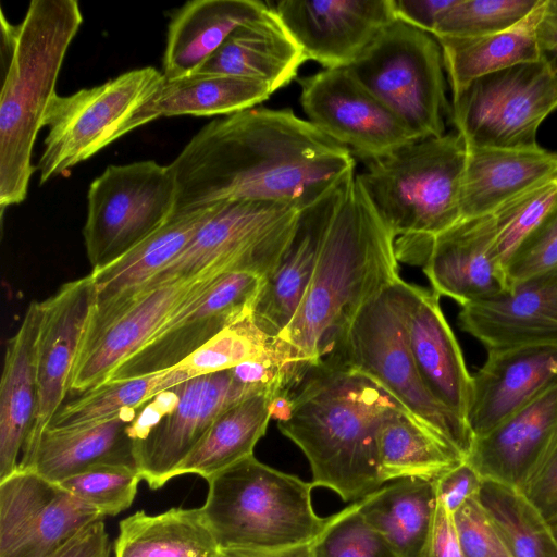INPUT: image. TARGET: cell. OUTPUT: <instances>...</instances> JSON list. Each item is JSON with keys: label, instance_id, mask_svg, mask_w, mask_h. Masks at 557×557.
<instances>
[{"label": "cell", "instance_id": "6da1fadb", "mask_svg": "<svg viewBox=\"0 0 557 557\" xmlns=\"http://www.w3.org/2000/svg\"><path fill=\"white\" fill-rule=\"evenodd\" d=\"M169 165L174 213L227 200L304 209L356 171L354 154L308 120L258 106L206 124Z\"/></svg>", "mask_w": 557, "mask_h": 557}, {"label": "cell", "instance_id": "7a4b0ae2", "mask_svg": "<svg viewBox=\"0 0 557 557\" xmlns=\"http://www.w3.org/2000/svg\"><path fill=\"white\" fill-rule=\"evenodd\" d=\"M395 236L356 171L335 189L306 294L272 348L296 391L334 349L359 310L400 280Z\"/></svg>", "mask_w": 557, "mask_h": 557}, {"label": "cell", "instance_id": "3957f363", "mask_svg": "<svg viewBox=\"0 0 557 557\" xmlns=\"http://www.w3.org/2000/svg\"><path fill=\"white\" fill-rule=\"evenodd\" d=\"M293 398L290 418L277 425L308 459L313 486L352 503L381 487L377 433L406 409L367 375L327 361L310 369Z\"/></svg>", "mask_w": 557, "mask_h": 557}, {"label": "cell", "instance_id": "277c9868", "mask_svg": "<svg viewBox=\"0 0 557 557\" xmlns=\"http://www.w3.org/2000/svg\"><path fill=\"white\" fill-rule=\"evenodd\" d=\"M83 23L76 0H32L12 25L1 12L2 57L8 58L0 92V207L27 197L36 170L32 153L67 52Z\"/></svg>", "mask_w": 557, "mask_h": 557}, {"label": "cell", "instance_id": "5b68a950", "mask_svg": "<svg viewBox=\"0 0 557 557\" xmlns=\"http://www.w3.org/2000/svg\"><path fill=\"white\" fill-rule=\"evenodd\" d=\"M465 162L466 145L457 132L364 162L357 177L395 236L399 262L416 265L430 240L462 219Z\"/></svg>", "mask_w": 557, "mask_h": 557}, {"label": "cell", "instance_id": "8992f818", "mask_svg": "<svg viewBox=\"0 0 557 557\" xmlns=\"http://www.w3.org/2000/svg\"><path fill=\"white\" fill-rule=\"evenodd\" d=\"M207 482L200 508L222 548L277 550L312 543L329 520L313 509L312 483L253 455Z\"/></svg>", "mask_w": 557, "mask_h": 557}, {"label": "cell", "instance_id": "52a82bcc", "mask_svg": "<svg viewBox=\"0 0 557 557\" xmlns=\"http://www.w3.org/2000/svg\"><path fill=\"white\" fill-rule=\"evenodd\" d=\"M322 361L347 367L373 380L466 460L474 436L467 421L441 404L424 385L408 346L392 285L359 310Z\"/></svg>", "mask_w": 557, "mask_h": 557}, {"label": "cell", "instance_id": "ba28073f", "mask_svg": "<svg viewBox=\"0 0 557 557\" xmlns=\"http://www.w3.org/2000/svg\"><path fill=\"white\" fill-rule=\"evenodd\" d=\"M165 81L162 72L146 66L69 96L57 95L44 120L48 134L36 168L39 183L63 174L151 122L148 104L160 94Z\"/></svg>", "mask_w": 557, "mask_h": 557}, {"label": "cell", "instance_id": "9c48e42d", "mask_svg": "<svg viewBox=\"0 0 557 557\" xmlns=\"http://www.w3.org/2000/svg\"><path fill=\"white\" fill-rule=\"evenodd\" d=\"M348 69L418 139L445 134L450 104L442 49L433 35L397 18Z\"/></svg>", "mask_w": 557, "mask_h": 557}, {"label": "cell", "instance_id": "30bf717a", "mask_svg": "<svg viewBox=\"0 0 557 557\" xmlns=\"http://www.w3.org/2000/svg\"><path fill=\"white\" fill-rule=\"evenodd\" d=\"M301 210L282 202H218L184 251L140 289L194 277L209 269L251 272L267 278L290 244Z\"/></svg>", "mask_w": 557, "mask_h": 557}, {"label": "cell", "instance_id": "8fae6325", "mask_svg": "<svg viewBox=\"0 0 557 557\" xmlns=\"http://www.w3.org/2000/svg\"><path fill=\"white\" fill-rule=\"evenodd\" d=\"M176 182L171 166L154 160L109 165L87 193L83 227L91 271L140 244L174 214Z\"/></svg>", "mask_w": 557, "mask_h": 557}, {"label": "cell", "instance_id": "7c38bea8", "mask_svg": "<svg viewBox=\"0 0 557 557\" xmlns=\"http://www.w3.org/2000/svg\"><path fill=\"white\" fill-rule=\"evenodd\" d=\"M451 97L449 117L466 146L532 148L557 109V78L540 59L479 77Z\"/></svg>", "mask_w": 557, "mask_h": 557}, {"label": "cell", "instance_id": "4fadbf2b", "mask_svg": "<svg viewBox=\"0 0 557 557\" xmlns=\"http://www.w3.org/2000/svg\"><path fill=\"white\" fill-rule=\"evenodd\" d=\"M224 273L227 272L209 269L194 277L166 281L138 290L102 315L91 314L72 392L84 393L106 382L113 370L144 346L178 309Z\"/></svg>", "mask_w": 557, "mask_h": 557}, {"label": "cell", "instance_id": "5bb4252c", "mask_svg": "<svg viewBox=\"0 0 557 557\" xmlns=\"http://www.w3.org/2000/svg\"><path fill=\"white\" fill-rule=\"evenodd\" d=\"M298 84L308 121L364 162L418 140L348 67L324 69L299 78Z\"/></svg>", "mask_w": 557, "mask_h": 557}, {"label": "cell", "instance_id": "9a60e30c", "mask_svg": "<svg viewBox=\"0 0 557 557\" xmlns=\"http://www.w3.org/2000/svg\"><path fill=\"white\" fill-rule=\"evenodd\" d=\"M264 278L244 271L220 275L178 309L107 381L133 379L178 366L224 329L248 315Z\"/></svg>", "mask_w": 557, "mask_h": 557}, {"label": "cell", "instance_id": "2e32d148", "mask_svg": "<svg viewBox=\"0 0 557 557\" xmlns=\"http://www.w3.org/2000/svg\"><path fill=\"white\" fill-rule=\"evenodd\" d=\"M103 518L61 484L18 468L0 481V557H49Z\"/></svg>", "mask_w": 557, "mask_h": 557}, {"label": "cell", "instance_id": "e0dca14e", "mask_svg": "<svg viewBox=\"0 0 557 557\" xmlns=\"http://www.w3.org/2000/svg\"><path fill=\"white\" fill-rule=\"evenodd\" d=\"M170 392L176 397L174 405L135 438L136 466L151 490L174 479L215 418L248 397L234 382L231 370L194 376Z\"/></svg>", "mask_w": 557, "mask_h": 557}, {"label": "cell", "instance_id": "ac0fdd59", "mask_svg": "<svg viewBox=\"0 0 557 557\" xmlns=\"http://www.w3.org/2000/svg\"><path fill=\"white\" fill-rule=\"evenodd\" d=\"M268 4L306 59L325 70L352 65L397 20L394 0H283Z\"/></svg>", "mask_w": 557, "mask_h": 557}, {"label": "cell", "instance_id": "d6986e66", "mask_svg": "<svg viewBox=\"0 0 557 557\" xmlns=\"http://www.w3.org/2000/svg\"><path fill=\"white\" fill-rule=\"evenodd\" d=\"M96 302L91 273L64 283L41 301L37 338L38 407L25 446L50 425L64 398L72 392L75 368Z\"/></svg>", "mask_w": 557, "mask_h": 557}, {"label": "cell", "instance_id": "ffe728a7", "mask_svg": "<svg viewBox=\"0 0 557 557\" xmlns=\"http://www.w3.org/2000/svg\"><path fill=\"white\" fill-rule=\"evenodd\" d=\"M418 372L429 392L467 421L472 394L461 348L432 289L404 280L392 285Z\"/></svg>", "mask_w": 557, "mask_h": 557}, {"label": "cell", "instance_id": "44dd1931", "mask_svg": "<svg viewBox=\"0 0 557 557\" xmlns=\"http://www.w3.org/2000/svg\"><path fill=\"white\" fill-rule=\"evenodd\" d=\"M418 265L440 297L461 307L510 288L492 214L462 218L434 236Z\"/></svg>", "mask_w": 557, "mask_h": 557}, {"label": "cell", "instance_id": "7402d4cb", "mask_svg": "<svg viewBox=\"0 0 557 557\" xmlns=\"http://www.w3.org/2000/svg\"><path fill=\"white\" fill-rule=\"evenodd\" d=\"M458 320L487 350L557 345V267L461 307Z\"/></svg>", "mask_w": 557, "mask_h": 557}, {"label": "cell", "instance_id": "603a6c76", "mask_svg": "<svg viewBox=\"0 0 557 557\" xmlns=\"http://www.w3.org/2000/svg\"><path fill=\"white\" fill-rule=\"evenodd\" d=\"M557 385V345L487 350L472 375L467 423L480 437Z\"/></svg>", "mask_w": 557, "mask_h": 557}, {"label": "cell", "instance_id": "cb8c5ba5", "mask_svg": "<svg viewBox=\"0 0 557 557\" xmlns=\"http://www.w3.org/2000/svg\"><path fill=\"white\" fill-rule=\"evenodd\" d=\"M557 437V385L488 433L466 458L484 480L521 490Z\"/></svg>", "mask_w": 557, "mask_h": 557}, {"label": "cell", "instance_id": "d4e9b609", "mask_svg": "<svg viewBox=\"0 0 557 557\" xmlns=\"http://www.w3.org/2000/svg\"><path fill=\"white\" fill-rule=\"evenodd\" d=\"M128 412L75 429L47 428L25 446L18 468L55 483L99 465L137 468V431L134 419L125 414Z\"/></svg>", "mask_w": 557, "mask_h": 557}, {"label": "cell", "instance_id": "484cf974", "mask_svg": "<svg viewBox=\"0 0 557 557\" xmlns=\"http://www.w3.org/2000/svg\"><path fill=\"white\" fill-rule=\"evenodd\" d=\"M336 185L301 210L290 244L274 271L264 278L253 301L252 319L271 338L277 337L286 329L306 294L331 214Z\"/></svg>", "mask_w": 557, "mask_h": 557}, {"label": "cell", "instance_id": "4316f807", "mask_svg": "<svg viewBox=\"0 0 557 557\" xmlns=\"http://www.w3.org/2000/svg\"><path fill=\"white\" fill-rule=\"evenodd\" d=\"M41 301H30L7 343L0 384V481L18 469L38 407L37 338Z\"/></svg>", "mask_w": 557, "mask_h": 557}, {"label": "cell", "instance_id": "83f0119b", "mask_svg": "<svg viewBox=\"0 0 557 557\" xmlns=\"http://www.w3.org/2000/svg\"><path fill=\"white\" fill-rule=\"evenodd\" d=\"M305 61L301 48L268 4L238 26L196 73L258 81L273 94L296 77Z\"/></svg>", "mask_w": 557, "mask_h": 557}, {"label": "cell", "instance_id": "f1b7e54d", "mask_svg": "<svg viewBox=\"0 0 557 557\" xmlns=\"http://www.w3.org/2000/svg\"><path fill=\"white\" fill-rule=\"evenodd\" d=\"M556 176L557 153L540 146H466L461 215L472 218L492 214L516 195Z\"/></svg>", "mask_w": 557, "mask_h": 557}, {"label": "cell", "instance_id": "f546056e", "mask_svg": "<svg viewBox=\"0 0 557 557\" xmlns=\"http://www.w3.org/2000/svg\"><path fill=\"white\" fill-rule=\"evenodd\" d=\"M216 203L174 213L128 252L91 271L97 292L92 315H102L125 302L173 262L212 214Z\"/></svg>", "mask_w": 557, "mask_h": 557}, {"label": "cell", "instance_id": "4dcf8cb0", "mask_svg": "<svg viewBox=\"0 0 557 557\" xmlns=\"http://www.w3.org/2000/svg\"><path fill=\"white\" fill-rule=\"evenodd\" d=\"M258 0H194L176 10L168 27L162 67L166 81L196 73L242 24L260 15Z\"/></svg>", "mask_w": 557, "mask_h": 557}, {"label": "cell", "instance_id": "1f68e13d", "mask_svg": "<svg viewBox=\"0 0 557 557\" xmlns=\"http://www.w3.org/2000/svg\"><path fill=\"white\" fill-rule=\"evenodd\" d=\"M115 557H222V547L201 508L138 510L119 523Z\"/></svg>", "mask_w": 557, "mask_h": 557}, {"label": "cell", "instance_id": "d6a6232c", "mask_svg": "<svg viewBox=\"0 0 557 557\" xmlns=\"http://www.w3.org/2000/svg\"><path fill=\"white\" fill-rule=\"evenodd\" d=\"M545 0L522 21L502 32L474 37H437L451 96L474 79L540 60L536 25Z\"/></svg>", "mask_w": 557, "mask_h": 557}, {"label": "cell", "instance_id": "836d02e7", "mask_svg": "<svg viewBox=\"0 0 557 557\" xmlns=\"http://www.w3.org/2000/svg\"><path fill=\"white\" fill-rule=\"evenodd\" d=\"M360 513L400 557H421L437 497L434 481L404 478L357 500Z\"/></svg>", "mask_w": 557, "mask_h": 557}, {"label": "cell", "instance_id": "e575fe53", "mask_svg": "<svg viewBox=\"0 0 557 557\" xmlns=\"http://www.w3.org/2000/svg\"><path fill=\"white\" fill-rule=\"evenodd\" d=\"M382 483L404 478L434 481L465 458L407 410L389 416L377 433Z\"/></svg>", "mask_w": 557, "mask_h": 557}, {"label": "cell", "instance_id": "d590c367", "mask_svg": "<svg viewBox=\"0 0 557 557\" xmlns=\"http://www.w3.org/2000/svg\"><path fill=\"white\" fill-rule=\"evenodd\" d=\"M270 398L268 394H256L225 408L178 467L175 478L197 474L208 481L253 455V448L271 420Z\"/></svg>", "mask_w": 557, "mask_h": 557}, {"label": "cell", "instance_id": "8d00e7d4", "mask_svg": "<svg viewBox=\"0 0 557 557\" xmlns=\"http://www.w3.org/2000/svg\"><path fill=\"white\" fill-rule=\"evenodd\" d=\"M272 95L258 81L221 74L195 73L165 81L148 106L151 121L161 116H227L257 107Z\"/></svg>", "mask_w": 557, "mask_h": 557}, {"label": "cell", "instance_id": "74e56055", "mask_svg": "<svg viewBox=\"0 0 557 557\" xmlns=\"http://www.w3.org/2000/svg\"><path fill=\"white\" fill-rule=\"evenodd\" d=\"M191 377L188 371L175 367L149 375L106 381L63 405L48 428L75 429L133 411Z\"/></svg>", "mask_w": 557, "mask_h": 557}, {"label": "cell", "instance_id": "f35d334b", "mask_svg": "<svg viewBox=\"0 0 557 557\" xmlns=\"http://www.w3.org/2000/svg\"><path fill=\"white\" fill-rule=\"evenodd\" d=\"M479 498L512 557H557L552 523L519 488L484 480Z\"/></svg>", "mask_w": 557, "mask_h": 557}, {"label": "cell", "instance_id": "ab89813d", "mask_svg": "<svg viewBox=\"0 0 557 557\" xmlns=\"http://www.w3.org/2000/svg\"><path fill=\"white\" fill-rule=\"evenodd\" d=\"M272 339L257 326L250 313L224 329L176 367L193 376L230 370L267 354Z\"/></svg>", "mask_w": 557, "mask_h": 557}, {"label": "cell", "instance_id": "60d3db41", "mask_svg": "<svg viewBox=\"0 0 557 557\" xmlns=\"http://www.w3.org/2000/svg\"><path fill=\"white\" fill-rule=\"evenodd\" d=\"M541 0H455L433 36L474 37L505 30L529 15Z\"/></svg>", "mask_w": 557, "mask_h": 557}, {"label": "cell", "instance_id": "b9f144b4", "mask_svg": "<svg viewBox=\"0 0 557 557\" xmlns=\"http://www.w3.org/2000/svg\"><path fill=\"white\" fill-rule=\"evenodd\" d=\"M556 205L557 176L523 190L492 213L496 230V247L505 269L519 244Z\"/></svg>", "mask_w": 557, "mask_h": 557}, {"label": "cell", "instance_id": "7bdbcfd3", "mask_svg": "<svg viewBox=\"0 0 557 557\" xmlns=\"http://www.w3.org/2000/svg\"><path fill=\"white\" fill-rule=\"evenodd\" d=\"M311 544L314 557H400L367 522L358 502L330 516L323 531Z\"/></svg>", "mask_w": 557, "mask_h": 557}, {"label": "cell", "instance_id": "ee69618b", "mask_svg": "<svg viewBox=\"0 0 557 557\" xmlns=\"http://www.w3.org/2000/svg\"><path fill=\"white\" fill-rule=\"evenodd\" d=\"M141 480L136 467L99 465L59 484L106 517L116 516L131 507Z\"/></svg>", "mask_w": 557, "mask_h": 557}, {"label": "cell", "instance_id": "f6af8a7d", "mask_svg": "<svg viewBox=\"0 0 557 557\" xmlns=\"http://www.w3.org/2000/svg\"><path fill=\"white\" fill-rule=\"evenodd\" d=\"M557 267V205L519 244L506 264L509 285Z\"/></svg>", "mask_w": 557, "mask_h": 557}, {"label": "cell", "instance_id": "bcb514c9", "mask_svg": "<svg viewBox=\"0 0 557 557\" xmlns=\"http://www.w3.org/2000/svg\"><path fill=\"white\" fill-rule=\"evenodd\" d=\"M453 516L465 557H512L479 496L467 500Z\"/></svg>", "mask_w": 557, "mask_h": 557}, {"label": "cell", "instance_id": "7dc6e473", "mask_svg": "<svg viewBox=\"0 0 557 557\" xmlns=\"http://www.w3.org/2000/svg\"><path fill=\"white\" fill-rule=\"evenodd\" d=\"M520 491L550 523L557 521V437Z\"/></svg>", "mask_w": 557, "mask_h": 557}, {"label": "cell", "instance_id": "c3c4849f", "mask_svg": "<svg viewBox=\"0 0 557 557\" xmlns=\"http://www.w3.org/2000/svg\"><path fill=\"white\" fill-rule=\"evenodd\" d=\"M484 479L466 460L434 480L437 500L455 513L467 500L479 496Z\"/></svg>", "mask_w": 557, "mask_h": 557}, {"label": "cell", "instance_id": "681fc988", "mask_svg": "<svg viewBox=\"0 0 557 557\" xmlns=\"http://www.w3.org/2000/svg\"><path fill=\"white\" fill-rule=\"evenodd\" d=\"M421 557H465L454 516L438 500L432 529Z\"/></svg>", "mask_w": 557, "mask_h": 557}, {"label": "cell", "instance_id": "f907efd6", "mask_svg": "<svg viewBox=\"0 0 557 557\" xmlns=\"http://www.w3.org/2000/svg\"><path fill=\"white\" fill-rule=\"evenodd\" d=\"M398 20L433 35L442 14L455 0H394Z\"/></svg>", "mask_w": 557, "mask_h": 557}, {"label": "cell", "instance_id": "816d5d0a", "mask_svg": "<svg viewBox=\"0 0 557 557\" xmlns=\"http://www.w3.org/2000/svg\"><path fill=\"white\" fill-rule=\"evenodd\" d=\"M49 557H110V542L103 520L84 529Z\"/></svg>", "mask_w": 557, "mask_h": 557}, {"label": "cell", "instance_id": "f5cc1de1", "mask_svg": "<svg viewBox=\"0 0 557 557\" xmlns=\"http://www.w3.org/2000/svg\"><path fill=\"white\" fill-rule=\"evenodd\" d=\"M535 35L540 59L557 78V0H545Z\"/></svg>", "mask_w": 557, "mask_h": 557}, {"label": "cell", "instance_id": "db71d44e", "mask_svg": "<svg viewBox=\"0 0 557 557\" xmlns=\"http://www.w3.org/2000/svg\"><path fill=\"white\" fill-rule=\"evenodd\" d=\"M222 557H314L312 544H301L277 550L222 548Z\"/></svg>", "mask_w": 557, "mask_h": 557}, {"label": "cell", "instance_id": "11a10c76", "mask_svg": "<svg viewBox=\"0 0 557 557\" xmlns=\"http://www.w3.org/2000/svg\"><path fill=\"white\" fill-rule=\"evenodd\" d=\"M294 408V398L289 394H280L270 399L269 412L271 419L277 422L286 421L290 418Z\"/></svg>", "mask_w": 557, "mask_h": 557}, {"label": "cell", "instance_id": "9f6ffc18", "mask_svg": "<svg viewBox=\"0 0 557 557\" xmlns=\"http://www.w3.org/2000/svg\"><path fill=\"white\" fill-rule=\"evenodd\" d=\"M552 527H553L554 533H555V535L557 537V522L552 523Z\"/></svg>", "mask_w": 557, "mask_h": 557}, {"label": "cell", "instance_id": "6f0895ef", "mask_svg": "<svg viewBox=\"0 0 557 557\" xmlns=\"http://www.w3.org/2000/svg\"><path fill=\"white\" fill-rule=\"evenodd\" d=\"M555 522H557V521H555ZM555 522H553V523H555Z\"/></svg>", "mask_w": 557, "mask_h": 557}]
</instances>
